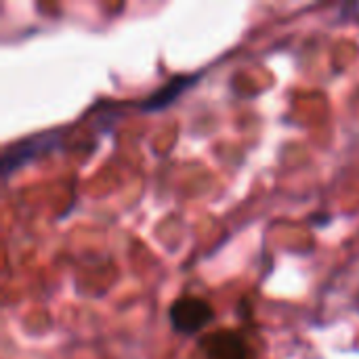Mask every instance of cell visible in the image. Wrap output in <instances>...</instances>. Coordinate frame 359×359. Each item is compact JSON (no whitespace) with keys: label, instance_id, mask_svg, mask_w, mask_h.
I'll list each match as a JSON object with an SVG mask.
<instances>
[{"label":"cell","instance_id":"1","mask_svg":"<svg viewBox=\"0 0 359 359\" xmlns=\"http://www.w3.org/2000/svg\"><path fill=\"white\" fill-rule=\"evenodd\" d=\"M215 309L208 301L198 297H179L168 309V322L177 334L196 337L210 326Z\"/></svg>","mask_w":359,"mask_h":359},{"label":"cell","instance_id":"2","mask_svg":"<svg viewBox=\"0 0 359 359\" xmlns=\"http://www.w3.org/2000/svg\"><path fill=\"white\" fill-rule=\"evenodd\" d=\"M55 147H59V141H57L55 133L34 135V137H27V139H21V141L13 143L11 147H6V151L2 156V175H4V179H8L15 170L29 164L32 160H36L40 154H46V151H50Z\"/></svg>","mask_w":359,"mask_h":359},{"label":"cell","instance_id":"3","mask_svg":"<svg viewBox=\"0 0 359 359\" xmlns=\"http://www.w3.org/2000/svg\"><path fill=\"white\" fill-rule=\"evenodd\" d=\"M204 359H257L248 341L236 330H219L202 341Z\"/></svg>","mask_w":359,"mask_h":359},{"label":"cell","instance_id":"4","mask_svg":"<svg viewBox=\"0 0 359 359\" xmlns=\"http://www.w3.org/2000/svg\"><path fill=\"white\" fill-rule=\"evenodd\" d=\"M202 74H183V76H175L168 82H164L158 90H154L149 97H145L139 105L141 111L149 114V111H162L166 107H170L185 90H189Z\"/></svg>","mask_w":359,"mask_h":359}]
</instances>
